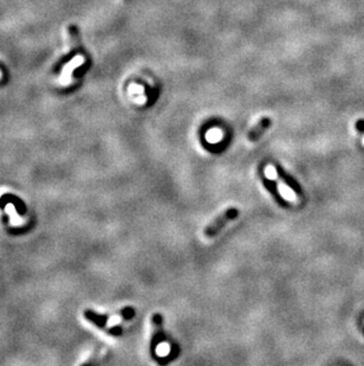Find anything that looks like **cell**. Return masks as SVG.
Segmentation results:
<instances>
[{
    "label": "cell",
    "instance_id": "7",
    "mask_svg": "<svg viewBox=\"0 0 364 366\" xmlns=\"http://www.w3.org/2000/svg\"><path fill=\"white\" fill-rule=\"evenodd\" d=\"M262 182H264V185L266 186L268 192H270V193L272 194V197L274 198L275 201H277V203H279L281 206H286V201H285L283 198H281V195L279 193V190H278L277 183H275L274 181H272V179H268L266 176L262 177Z\"/></svg>",
    "mask_w": 364,
    "mask_h": 366
},
{
    "label": "cell",
    "instance_id": "5",
    "mask_svg": "<svg viewBox=\"0 0 364 366\" xmlns=\"http://www.w3.org/2000/svg\"><path fill=\"white\" fill-rule=\"evenodd\" d=\"M66 33H68L69 40V51L70 55H76V53L82 52V42L80 36V29L74 24L68 25L66 27Z\"/></svg>",
    "mask_w": 364,
    "mask_h": 366
},
{
    "label": "cell",
    "instance_id": "9",
    "mask_svg": "<svg viewBox=\"0 0 364 366\" xmlns=\"http://www.w3.org/2000/svg\"><path fill=\"white\" fill-rule=\"evenodd\" d=\"M123 1H126V0H123Z\"/></svg>",
    "mask_w": 364,
    "mask_h": 366
},
{
    "label": "cell",
    "instance_id": "6",
    "mask_svg": "<svg viewBox=\"0 0 364 366\" xmlns=\"http://www.w3.org/2000/svg\"><path fill=\"white\" fill-rule=\"evenodd\" d=\"M271 124H272V121L270 118H267V116L261 118L257 122V124L249 129V132L247 133V140L251 141V143H255V141H258L259 139H260L261 135L266 132V129L270 128Z\"/></svg>",
    "mask_w": 364,
    "mask_h": 366
},
{
    "label": "cell",
    "instance_id": "8",
    "mask_svg": "<svg viewBox=\"0 0 364 366\" xmlns=\"http://www.w3.org/2000/svg\"><path fill=\"white\" fill-rule=\"evenodd\" d=\"M355 127H356V131L359 132V133H360L361 135H362V138L364 139V120H363V119L357 120V122H356Z\"/></svg>",
    "mask_w": 364,
    "mask_h": 366
},
{
    "label": "cell",
    "instance_id": "4",
    "mask_svg": "<svg viewBox=\"0 0 364 366\" xmlns=\"http://www.w3.org/2000/svg\"><path fill=\"white\" fill-rule=\"evenodd\" d=\"M273 169L275 171V175H277V178L279 179L283 184L286 185L287 187L291 188V190L298 195V197H302L303 190H302V187H300L299 183L297 182L293 177H291L289 173L285 171V170L280 165H277V164H275V165L273 166Z\"/></svg>",
    "mask_w": 364,
    "mask_h": 366
},
{
    "label": "cell",
    "instance_id": "3",
    "mask_svg": "<svg viewBox=\"0 0 364 366\" xmlns=\"http://www.w3.org/2000/svg\"><path fill=\"white\" fill-rule=\"evenodd\" d=\"M163 318L159 313L151 315V339H150V352L151 356H155V351L159 344L164 339V333L162 328Z\"/></svg>",
    "mask_w": 364,
    "mask_h": 366
},
{
    "label": "cell",
    "instance_id": "1",
    "mask_svg": "<svg viewBox=\"0 0 364 366\" xmlns=\"http://www.w3.org/2000/svg\"><path fill=\"white\" fill-rule=\"evenodd\" d=\"M113 317L114 314L113 315L100 314L96 313V312L93 311V309H87V311L84 312V318L87 319V321H89L90 324H93L94 326L98 327L100 330L106 331V332L109 333L110 336L114 337L122 336L123 333L122 326H120V325H117V326L110 325V321H112Z\"/></svg>",
    "mask_w": 364,
    "mask_h": 366
},
{
    "label": "cell",
    "instance_id": "2",
    "mask_svg": "<svg viewBox=\"0 0 364 366\" xmlns=\"http://www.w3.org/2000/svg\"><path fill=\"white\" fill-rule=\"evenodd\" d=\"M239 217V210L236 207H230V209L225 210L224 212L218 214L212 222L206 226L204 230V236L206 238H212L217 236L219 231L223 228H225L227 223L232 222V220L237 219Z\"/></svg>",
    "mask_w": 364,
    "mask_h": 366
}]
</instances>
